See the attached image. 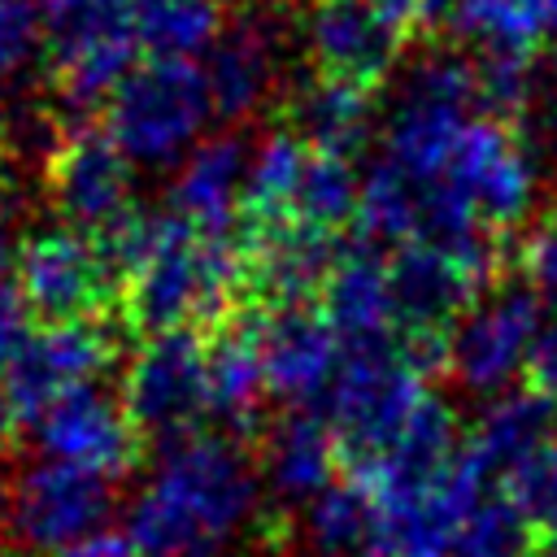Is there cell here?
Here are the masks:
<instances>
[{"label":"cell","mask_w":557,"mask_h":557,"mask_svg":"<svg viewBox=\"0 0 557 557\" xmlns=\"http://www.w3.org/2000/svg\"><path fill=\"white\" fill-rule=\"evenodd\" d=\"M265 500L248 444L196 431L157 448L152 483L135 496L126 535L144 557H222Z\"/></svg>","instance_id":"cell-1"},{"label":"cell","mask_w":557,"mask_h":557,"mask_svg":"<svg viewBox=\"0 0 557 557\" xmlns=\"http://www.w3.org/2000/svg\"><path fill=\"white\" fill-rule=\"evenodd\" d=\"M239 305L235 235H205L165 213L157 248L122 287L117 322L139 344L165 331H213Z\"/></svg>","instance_id":"cell-2"},{"label":"cell","mask_w":557,"mask_h":557,"mask_svg":"<svg viewBox=\"0 0 557 557\" xmlns=\"http://www.w3.org/2000/svg\"><path fill=\"white\" fill-rule=\"evenodd\" d=\"M117 387L131 422L152 444V453L183 435L205 431L209 422L205 331H165L131 344Z\"/></svg>","instance_id":"cell-3"},{"label":"cell","mask_w":557,"mask_h":557,"mask_svg":"<svg viewBox=\"0 0 557 557\" xmlns=\"http://www.w3.org/2000/svg\"><path fill=\"white\" fill-rule=\"evenodd\" d=\"M209 100V78L187 57H144L104 104V126L131 157H170L196 135Z\"/></svg>","instance_id":"cell-4"},{"label":"cell","mask_w":557,"mask_h":557,"mask_svg":"<svg viewBox=\"0 0 557 557\" xmlns=\"http://www.w3.org/2000/svg\"><path fill=\"white\" fill-rule=\"evenodd\" d=\"M122 322H70V326H35L17 352L4 361V392L13 405V418L22 431H30L48 405H57L65 392L104 379V370L126 348ZM135 344V339H131Z\"/></svg>","instance_id":"cell-5"},{"label":"cell","mask_w":557,"mask_h":557,"mask_svg":"<svg viewBox=\"0 0 557 557\" xmlns=\"http://www.w3.org/2000/svg\"><path fill=\"white\" fill-rule=\"evenodd\" d=\"M17 287L35 326L117 322V283L78 231H44L17 248Z\"/></svg>","instance_id":"cell-6"},{"label":"cell","mask_w":557,"mask_h":557,"mask_svg":"<svg viewBox=\"0 0 557 557\" xmlns=\"http://www.w3.org/2000/svg\"><path fill=\"white\" fill-rule=\"evenodd\" d=\"M44 191L52 213L78 231L91 235L109 218H117L131 200V152L113 139L104 122L61 126L57 144L44 161Z\"/></svg>","instance_id":"cell-7"},{"label":"cell","mask_w":557,"mask_h":557,"mask_svg":"<svg viewBox=\"0 0 557 557\" xmlns=\"http://www.w3.org/2000/svg\"><path fill=\"white\" fill-rule=\"evenodd\" d=\"M57 461L83 466L91 474H104L113 483H126L152 453V444L139 435V426L126 413L122 387H104L100 379L65 392L48 413L30 426Z\"/></svg>","instance_id":"cell-8"},{"label":"cell","mask_w":557,"mask_h":557,"mask_svg":"<svg viewBox=\"0 0 557 557\" xmlns=\"http://www.w3.org/2000/svg\"><path fill=\"white\" fill-rule=\"evenodd\" d=\"M540 296L522 278H505L479 296V305L453 331L448 379L470 396H496L527 361L540 335Z\"/></svg>","instance_id":"cell-9"},{"label":"cell","mask_w":557,"mask_h":557,"mask_svg":"<svg viewBox=\"0 0 557 557\" xmlns=\"http://www.w3.org/2000/svg\"><path fill=\"white\" fill-rule=\"evenodd\" d=\"M444 178L474 205L483 226L500 235L522 231L527 205H531V161L518 126L492 122V117L466 122Z\"/></svg>","instance_id":"cell-10"},{"label":"cell","mask_w":557,"mask_h":557,"mask_svg":"<svg viewBox=\"0 0 557 557\" xmlns=\"http://www.w3.org/2000/svg\"><path fill=\"white\" fill-rule=\"evenodd\" d=\"M261 326L265 309L235 305L213 331H205V366H209V422L213 431L252 448L265 426V366H261Z\"/></svg>","instance_id":"cell-11"},{"label":"cell","mask_w":557,"mask_h":557,"mask_svg":"<svg viewBox=\"0 0 557 557\" xmlns=\"http://www.w3.org/2000/svg\"><path fill=\"white\" fill-rule=\"evenodd\" d=\"M405 39L370 9V0H313L309 17V61L313 78L379 96Z\"/></svg>","instance_id":"cell-12"},{"label":"cell","mask_w":557,"mask_h":557,"mask_svg":"<svg viewBox=\"0 0 557 557\" xmlns=\"http://www.w3.org/2000/svg\"><path fill=\"white\" fill-rule=\"evenodd\" d=\"M265 505L300 509L339 479V444L318 409H278L252 440Z\"/></svg>","instance_id":"cell-13"},{"label":"cell","mask_w":557,"mask_h":557,"mask_svg":"<svg viewBox=\"0 0 557 557\" xmlns=\"http://www.w3.org/2000/svg\"><path fill=\"white\" fill-rule=\"evenodd\" d=\"M261 366L278 409H313L339 370V335L318 305L274 309L261 326Z\"/></svg>","instance_id":"cell-14"},{"label":"cell","mask_w":557,"mask_h":557,"mask_svg":"<svg viewBox=\"0 0 557 557\" xmlns=\"http://www.w3.org/2000/svg\"><path fill=\"white\" fill-rule=\"evenodd\" d=\"M387 287H392L396 331H457V322L483 296V287L457 261H448L422 239L392 248Z\"/></svg>","instance_id":"cell-15"},{"label":"cell","mask_w":557,"mask_h":557,"mask_svg":"<svg viewBox=\"0 0 557 557\" xmlns=\"http://www.w3.org/2000/svg\"><path fill=\"white\" fill-rule=\"evenodd\" d=\"M48 78L113 52H139V0H39Z\"/></svg>","instance_id":"cell-16"},{"label":"cell","mask_w":557,"mask_h":557,"mask_svg":"<svg viewBox=\"0 0 557 557\" xmlns=\"http://www.w3.org/2000/svg\"><path fill=\"white\" fill-rule=\"evenodd\" d=\"M461 448H466V435L457 426V413L440 396H422L418 409L409 413L396 448L379 466L370 492L379 500H405V496L431 492L457 466Z\"/></svg>","instance_id":"cell-17"},{"label":"cell","mask_w":557,"mask_h":557,"mask_svg":"<svg viewBox=\"0 0 557 557\" xmlns=\"http://www.w3.org/2000/svg\"><path fill=\"white\" fill-rule=\"evenodd\" d=\"M300 557H383V505L379 496L339 474L309 505L296 509Z\"/></svg>","instance_id":"cell-18"},{"label":"cell","mask_w":557,"mask_h":557,"mask_svg":"<svg viewBox=\"0 0 557 557\" xmlns=\"http://www.w3.org/2000/svg\"><path fill=\"white\" fill-rule=\"evenodd\" d=\"M318 309H322L326 322L335 326L339 344L392 335V331H396V318H392L387 257H379L374 248H366L361 239H352L348 252H344V261H339L335 274L326 278Z\"/></svg>","instance_id":"cell-19"},{"label":"cell","mask_w":557,"mask_h":557,"mask_svg":"<svg viewBox=\"0 0 557 557\" xmlns=\"http://www.w3.org/2000/svg\"><path fill=\"white\" fill-rule=\"evenodd\" d=\"M553 435H557V400H548L531 387H518L487 405L474 435H466V453L483 470V479L500 487L505 470L518 457H527L531 448L548 444Z\"/></svg>","instance_id":"cell-20"},{"label":"cell","mask_w":557,"mask_h":557,"mask_svg":"<svg viewBox=\"0 0 557 557\" xmlns=\"http://www.w3.org/2000/svg\"><path fill=\"white\" fill-rule=\"evenodd\" d=\"M239 170H244V152L239 139L222 135L213 144H205L187 170L178 174L174 191H170V213L191 222L205 235H231L235 231V205H239Z\"/></svg>","instance_id":"cell-21"},{"label":"cell","mask_w":557,"mask_h":557,"mask_svg":"<svg viewBox=\"0 0 557 557\" xmlns=\"http://www.w3.org/2000/svg\"><path fill=\"white\" fill-rule=\"evenodd\" d=\"M461 109H466V104L413 87V100H409V104L396 113V122H392L387 161H396V165H400L405 174H413L418 183L444 178L448 157H453V148H457L461 131H466Z\"/></svg>","instance_id":"cell-22"},{"label":"cell","mask_w":557,"mask_h":557,"mask_svg":"<svg viewBox=\"0 0 557 557\" xmlns=\"http://www.w3.org/2000/svg\"><path fill=\"white\" fill-rule=\"evenodd\" d=\"M370 109H374V96H361V91L331 87V83H318V78H313V87L300 91V96L287 104V126H292V135H296L300 144L352 161L357 148L366 144Z\"/></svg>","instance_id":"cell-23"},{"label":"cell","mask_w":557,"mask_h":557,"mask_svg":"<svg viewBox=\"0 0 557 557\" xmlns=\"http://www.w3.org/2000/svg\"><path fill=\"white\" fill-rule=\"evenodd\" d=\"M422 200H426V183L405 174L396 161L374 165L366 187H361V209H357L352 239H361L374 252L409 244L418 235V222H422Z\"/></svg>","instance_id":"cell-24"},{"label":"cell","mask_w":557,"mask_h":557,"mask_svg":"<svg viewBox=\"0 0 557 557\" xmlns=\"http://www.w3.org/2000/svg\"><path fill=\"white\" fill-rule=\"evenodd\" d=\"M357 209H361V187H357L352 161L305 144V161H300L292 213L300 222H309V226L348 235L357 226Z\"/></svg>","instance_id":"cell-25"},{"label":"cell","mask_w":557,"mask_h":557,"mask_svg":"<svg viewBox=\"0 0 557 557\" xmlns=\"http://www.w3.org/2000/svg\"><path fill=\"white\" fill-rule=\"evenodd\" d=\"M209 100L218 117H239L248 113L265 83H270V52L257 26H235L213 44L209 57Z\"/></svg>","instance_id":"cell-26"},{"label":"cell","mask_w":557,"mask_h":557,"mask_svg":"<svg viewBox=\"0 0 557 557\" xmlns=\"http://www.w3.org/2000/svg\"><path fill=\"white\" fill-rule=\"evenodd\" d=\"M139 52L144 57H187L222 39L218 0H139Z\"/></svg>","instance_id":"cell-27"},{"label":"cell","mask_w":557,"mask_h":557,"mask_svg":"<svg viewBox=\"0 0 557 557\" xmlns=\"http://www.w3.org/2000/svg\"><path fill=\"white\" fill-rule=\"evenodd\" d=\"M535 540V527L527 522V513L496 487L487 492L470 518L461 522V535H457V548L453 557H527Z\"/></svg>","instance_id":"cell-28"},{"label":"cell","mask_w":557,"mask_h":557,"mask_svg":"<svg viewBox=\"0 0 557 557\" xmlns=\"http://www.w3.org/2000/svg\"><path fill=\"white\" fill-rule=\"evenodd\" d=\"M509 257H513V274L540 296V305L557 309V205L540 209L535 218L522 222V231H513Z\"/></svg>","instance_id":"cell-29"},{"label":"cell","mask_w":557,"mask_h":557,"mask_svg":"<svg viewBox=\"0 0 557 557\" xmlns=\"http://www.w3.org/2000/svg\"><path fill=\"white\" fill-rule=\"evenodd\" d=\"M44 44V17L35 0H0V78L17 74Z\"/></svg>","instance_id":"cell-30"},{"label":"cell","mask_w":557,"mask_h":557,"mask_svg":"<svg viewBox=\"0 0 557 557\" xmlns=\"http://www.w3.org/2000/svg\"><path fill=\"white\" fill-rule=\"evenodd\" d=\"M26 318H30V309H26V296L17 287V274H9L0 265V370L17 352V344L30 335L26 331Z\"/></svg>","instance_id":"cell-31"},{"label":"cell","mask_w":557,"mask_h":557,"mask_svg":"<svg viewBox=\"0 0 557 557\" xmlns=\"http://www.w3.org/2000/svg\"><path fill=\"white\" fill-rule=\"evenodd\" d=\"M522 387L557 400V326H548L531 339L527 361H522Z\"/></svg>","instance_id":"cell-32"},{"label":"cell","mask_w":557,"mask_h":557,"mask_svg":"<svg viewBox=\"0 0 557 557\" xmlns=\"http://www.w3.org/2000/svg\"><path fill=\"white\" fill-rule=\"evenodd\" d=\"M370 9L409 44L426 30V17H431V0H370Z\"/></svg>","instance_id":"cell-33"},{"label":"cell","mask_w":557,"mask_h":557,"mask_svg":"<svg viewBox=\"0 0 557 557\" xmlns=\"http://www.w3.org/2000/svg\"><path fill=\"white\" fill-rule=\"evenodd\" d=\"M48 557H144V553L135 548V540L126 531H96L61 553H48Z\"/></svg>","instance_id":"cell-34"},{"label":"cell","mask_w":557,"mask_h":557,"mask_svg":"<svg viewBox=\"0 0 557 557\" xmlns=\"http://www.w3.org/2000/svg\"><path fill=\"white\" fill-rule=\"evenodd\" d=\"M17 418H13V405H9V392L0 383V470L13 461V440H17Z\"/></svg>","instance_id":"cell-35"},{"label":"cell","mask_w":557,"mask_h":557,"mask_svg":"<svg viewBox=\"0 0 557 557\" xmlns=\"http://www.w3.org/2000/svg\"><path fill=\"white\" fill-rule=\"evenodd\" d=\"M531 22L540 26V35H553L557 30V0H522Z\"/></svg>","instance_id":"cell-36"},{"label":"cell","mask_w":557,"mask_h":557,"mask_svg":"<svg viewBox=\"0 0 557 557\" xmlns=\"http://www.w3.org/2000/svg\"><path fill=\"white\" fill-rule=\"evenodd\" d=\"M527 557H557V531H535Z\"/></svg>","instance_id":"cell-37"}]
</instances>
